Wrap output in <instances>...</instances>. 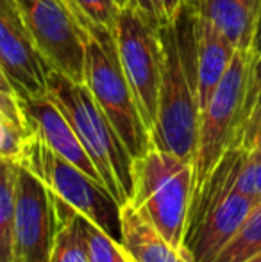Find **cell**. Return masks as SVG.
Returning <instances> with one entry per match:
<instances>
[{
    "instance_id": "29",
    "label": "cell",
    "mask_w": 261,
    "mask_h": 262,
    "mask_svg": "<svg viewBox=\"0 0 261 262\" xmlns=\"http://www.w3.org/2000/svg\"><path fill=\"white\" fill-rule=\"evenodd\" d=\"M0 88H6V90H11L9 82L6 80V77H4V73H2V72H0Z\"/></svg>"
},
{
    "instance_id": "11",
    "label": "cell",
    "mask_w": 261,
    "mask_h": 262,
    "mask_svg": "<svg viewBox=\"0 0 261 262\" xmlns=\"http://www.w3.org/2000/svg\"><path fill=\"white\" fill-rule=\"evenodd\" d=\"M50 66L36 50L14 0H0V72L18 98L47 95Z\"/></svg>"
},
{
    "instance_id": "13",
    "label": "cell",
    "mask_w": 261,
    "mask_h": 262,
    "mask_svg": "<svg viewBox=\"0 0 261 262\" xmlns=\"http://www.w3.org/2000/svg\"><path fill=\"white\" fill-rule=\"evenodd\" d=\"M18 102H20L27 132L38 134L47 143V146L52 148L57 156H61L68 162H72L73 166L83 169L95 182L102 184L97 168L93 166L86 150L77 139L72 125L68 123L59 107L50 100L49 95L36 98H18Z\"/></svg>"
},
{
    "instance_id": "12",
    "label": "cell",
    "mask_w": 261,
    "mask_h": 262,
    "mask_svg": "<svg viewBox=\"0 0 261 262\" xmlns=\"http://www.w3.org/2000/svg\"><path fill=\"white\" fill-rule=\"evenodd\" d=\"M181 9L185 11L186 25H188L186 32H188L190 39V61L186 59V62L190 66L193 82H195L198 109L202 111L204 105L209 102L211 95L215 93L220 80L224 79L238 49L215 25L209 24L204 18L197 16L193 13L192 6L188 4V0L183 4Z\"/></svg>"
},
{
    "instance_id": "21",
    "label": "cell",
    "mask_w": 261,
    "mask_h": 262,
    "mask_svg": "<svg viewBox=\"0 0 261 262\" xmlns=\"http://www.w3.org/2000/svg\"><path fill=\"white\" fill-rule=\"evenodd\" d=\"M81 227L88 246V262H132L120 241L106 234L83 214H81Z\"/></svg>"
},
{
    "instance_id": "2",
    "label": "cell",
    "mask_w": 261,
    "mask_h": 262,
    "mask_svg": "<svg viewBox=\"0 0 261 262\" xmlns=\"http://www.w3.org/2000/svg\"><path fill=\"white\" fill-rule=\"evenodd\" d=\"M132 193L127 204L138 209L174 248L183 250L193 194V166L150 146L132 159Z\"/></svg>"
},
{
    "instance_id": "17",
    "label": "cell",
    "mask_w": 261,
    "mask_h": 262,
    "mask_svg": "<svg viewBox=\"0 0 261 262\" xmlns=\"http://www.w3.org/2000/svg\"><path fill=\"white\" fill-rule=\"evenodd\" d=\"M27 138L20 102L13 90L0 88V157L18 161Z\"/></svg>"
},
{
    "instance_id": "9",
    "label": "cell",
    "mask_w": 261,
    "mask_h": 262,
    "mask_svg": "<svg viewBox=\"0 0 261 262\" xmlns=\"http://www.w3.org/2000/svg\"><path fill=\"white\" fill-rule=\"evenodd\" d=\"M36 50L56 72L84 82L86 31L65 0H14Z\"/></svg>"
},
{
    "instance_id": "20",
    "label": "cell",
    "mask_w": 261,
    "mask_h": 262,
    "mask_svg": "<svg viewBox=\"0 0 261 262\" xmlns=\"http://www.w3.org/2000/svg\"><path fill=\"white\" fill-rule=\"evenodd\" d=\"M261 132V55L252 54L251 79H249L247 100H245V116L242 125L238 148L251 150L256 138Z\"/></svg>"
},
{
    "instance_id": "4",
    "label": "cell",
    "mask_w": 261,
    "mask_h": 262,
    "mask_svg": "<svg viewBox=\"0 0 261 262\" xmlns=\"http://www.w3.org/2000/svg\"><path fill=\"white\" fill-rule=\"evenodd\" d=\"M83 27L86 31L84 84L131 157L143 156L152 146L150 132L122 72L115 36L104 29L95 27L90 21H86Z\"/></svg>"
},
{
    "instance_id": "3",
    "label": "cell",
    "mask_w": 261,
    "mask_h": 262,
    "mask_svg": "<svg viewBox=\"0 0 261 262\" xmlns=\"http://www.w3.org/2000/svg\"><path fill=\"white\" fill-rule=\"evenodd\" d=\"M240 150H227L192 196L183 243V252L190 262L215 260L256 205L233 187Z\"/></svg>"
},
{
    "instance_id": "16",
    "label": "cell",
    "mask_w": 261,
    "mask_h": 262,
    "mask_svg": "<svg viewBox=\"0 0 261 262\" xmlns=\"http://www.w3.org/2000/svg\"><path fill=\"white\" fill-rule=\"evenodd\" d=\"M57 228L50 262H88V246L81 227V214L54 196Z\"/></svg>"
},
{
    "instance_id": "28",
    "label": "cell",
    "mask_w": 261,
    "mask_h": 262,
    "mask_svg": "<svg viewBox=\"0 0 261 262\" xmlns=\"http://www.w3.org/2000/svg\"><path fill=\"white\" fill-rule=\"evenodd\" d=\"M251 150H254V152L261 154V132H259L258 138H256V141H254V145H252V148H251Z\"/></svg>"
},
{
    "instance_id": "27",
    "label": "cell",
    "mask_w": 261,
    "mask_h": 262,
    "mask_svg": "<svg viewBox=\"0 0 261 262\" xmlns=\"http://www.w3.org/2000/svg\"><path fill=\"white\" fill-rule=\"evenodd\" d=\"M65 2L68 4L70 7H72V11H73V14H75V18H77V20H79V21L83 20V18H84V14L79 11V7L75 6V2H73V0H65Z\"/></svg>"
},
{
    "instance_id": "10",
    "label": "cell",
    "mask_w": 261,
    "mask_h": 262,
    "mask_svg": "<svg viewBox=\"0 0 261 262\" xmlns=\"http://www.w3.org/2000/svg\"><path fill=\"white\" fill-rule=\"evenodd\" d=\"M14 193L13 262H50L57 228L54 194L20 164Z\"/></svg>"
},
{
    "instance_id": "26",
    "label": "cell",
    "mask_w": 261,
    "mask_h": 262,
    "mask_svg": "<svg viewBox=\"0 0 261 262\" xmlns=\"http://www.w3.org/2000/svg\"><path fill=\"white\" fill-rule=\"evenodd\" d=\"M186 0H163V7H165V13H167L168 20H174L175 14L179 13V9L183 7Z\"/></svg>"
},
{
    "instance_id": "5",
    "label": "cell",
    "mask_w": 261,
    "mask_h": 262,
    "mask_svg": "<svg viewBox=\"0 0 261 262\" xmlns=\"http://www.w3.org/2000/svg\"><path fill=\"white\" fill-rule=\"evenodd\" d=\"M159 36L163 43V75L150 141L152 146L192 162L193 166L200 120L195 82L179 45L174 24L170 21L159 29Z\"/></svg>"
},
{
    "instance_id": "18",
    "label": "cell",
    "mask_w": 261,
    "mask_h": 262,
    "mask_svg": "<svg viewBox=\"0 0 261 262\" xmlns=\"http://www.w3.org/2000/svg\"><path fill=\"white\" fill-rule=\"evenodd\" d=\"M16 169V162L0 157V262H13Z\"/></svg>"
},
{
    "instance_id": "6",
    "label": "cell",
    "mask_w": 261,
    "mask_h": 262,
    "mask_svg": "<svg viewBox=\"0 0 261 262\" xmlns=\"http://www.w3.org/2000/svg\"><path fill=\"white\" fill-rule=\"evenodd\" d=\"M251 66L252 52L238 49L224 79L200 111L197 150L193 157V194L200 189L227 150L238 148Z\"/></svg>"
},
{
    "instance_id": "14",
    "label": "cell",
    "mask_w": 261,
    "mask_h": 262,
    "mask_svg": "<svg viewBox=\"0 0 261 262\" xmlns=\"http://www.w3.org/2000/svg\"><path fill=\"white\" fill-rule=\"evenodd\" d=\"M120 245L134 262H190L131 204L120 207Z\"/></svg>"
},
{
    "instance_id": "32",
    "label": "cell",
    "mask_w": 261,
    "mask_h": 262,
    "mask_svg": "<svg viewBox=\"0 0 261 262\" xmlns=\"http://www.w3.org/2000/svg\"><path fill=\"white\" fill-rule=\"evenodd\" d=\"M132 262H134V260H132Z\"/></svg>"
},
{
    "instance_id": "8",
    "label": "cell",
    "mask_w": 261,
    "mask_h": 262,
    "mask_svg": "<svg viewBox=\"0 0 261 262\" xmlns=\"http://www.w3.org/2000/svg\"><path fill=\"white\" fill-rule=\"evenodd\" d=\"M115 39L122 72L150 132L156 123L163 75V43L159 29L150 25L127 6L120 9Z\"/></svg>"
},
{
    "instance_id": "7",
    "label": "cell",
    "mask_w": 261,
    "mask_h": 262,
    "mask_svg": "<svg viewBox=\"0 0 261 262\" xmlns=\"http://www.w3.org/2000/svg\"><path fill=\"white\" fill-rule=\"evenodd\" d=\"M16 162L42 180L54 196L120 241V205L115 198L102 184L49 148L38 134L27 132Z\"/></svg>"
},
{
    "instance_id": "19",
    "label": "cell",
    "mask_w": 261,
    "mask_h": 262,
    "mask_svg": "<svg viewBox=\"0 0 261 262\" xmlns=\"http://www.w3.org/2000/svg\"><path fill=\"white\" fill-rule=\"evenodd\" d=\"M261 253V202L252 207L244 223L213 262H242Z\"/></svg>"
},
{
    "instance_id": "23",
    "label": "cell",
    "mask_w": 261,
    "mask_h": 262,
    "mask_svg": "<svg viewBox=\"0 0 261 262\" xmlns=\"http://www.w3.org/2000/svg\"><path fill=\"white\" fill-rule=\"evenodd\" d=\"M73 2L90 24L111 32L113 36L116 34V21L122 9L116 0H73Z\"/></svg>"
},
{
    "instance_id": "22",
    "label": "cell",
    "mask_w": 261,
    "mask_h": 262,
    "mask_svg": "<svg viewBox=\"0 0 261 262\" xmlns=\"http://www.w3.org/2000/svg\"><path fill=\"white\" fill-rule=\"evenodd\" d=\"M233 187L254 204L261 202V154L254 150H240Z\"/></svg>"
},
{
    "instance_id": "1",
    "label": "cell",
    "mask_w": 261,
    "mask_h": 262,
    "mask_svg": "<svg viewBox=\"0 0 261 262\" xmlns=\"http://www.w3.org/2000/svg\"><path fill=\"white\" fill-rule=\"evenodd\" d=\"M47 95L72 125L77 139L91 159L102 186L122 207L132 193V157L95 102L84 82H73L50 68Z\"/></svg>"
},
{
    "instance_id": "24",
    "label": "cell",
    "mask_w": 261,
    "mask_h": 262,
    "mask_svg": "<svg viewBox=\"0 0 261 262\" xmlns=\"http://www.w3.org/2000/svg\"><path fill=\"white\" fill-rule=\"evenodd\" d=\"M127 6L156 29H163L165 25L170 24L167 13H165L163 0H127Z\"/></svg>"
},
{
    "instance_id": "15",
    "label": "cell",
    "mask_w": 261,
    "mask_h": 262,
    "mask_svg": "<svg viewBox=\"0 0 261 262\" xmlns=\"http://www.w3.org/2000/svg\"><path fill=\"white\" fill-rule=\"evenodd\" d=\"M188 4L236 49L251 50L261 0H188Z\"/></svg>"
},
{
    "instance_id": "25",
    "label": "cell",
    "mask_w": 261,
    "mask_h": 262,
    "mask_svg": "<svg viewBox=\"0 0 261 262\" xmlns=\"http://www.w3.org/2000/svg\"><path fill=\"white\" fill-rule=\"evenodd\" d=\"M251 52L254 55H261V6H259V13H258V20H256L254 36H252Z\"/></svg>"
},
{
    "instance_id": "30",
    "label": "cell",
    "mask_w": 261,
    "mask_h": 262,
    "mask_svg": "<svg viewBox=\"0 0 261 262\" xmlns=\"http://www.w3.org/2000/svg\"><path fill=\"white\" fill-rule=\"evenodd\" d=\"M242 262H261V253H259V255L251 257V259H247V260H242Z\"/></svg>"
},
{
    "instance_id": "31",
    "label": "cell",
    "mask_w": 261,
    "mask_h": 262,
    "mask_svg": "<svg viewBox=\"0 0 261 262\" xmlns=\"http://www.w3.org/2000/svg\"><path fill=\"white\" fill-rule=\"evenodd\" d=\"M116 2L120 4V7H126L127 6V0H116Z\"/></svg>"
}]
</instances>
